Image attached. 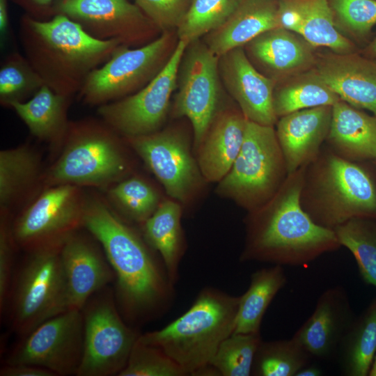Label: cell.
<instances>
[{
	"label": "cell",
	"mask_w": 376,
	"mask_h": 376,
	"mask_svg": "<svg viewBox=\"0 0 376 376\" xmlns=\"http://www.w3.org/2000/svg\"><path fill=\"white\" fill-rule=\"evenodd\" d=\"M322 374V370L318 366L307 364L301 368L295 376H320Z\"/></svg>",
	"instance_id": "45"
},
{
	"label": "cell",
	"mask_w": 376,
	"mask_h": 376,
	"mask_svg": "<svg viewBox=\"0 0 376 376\" xmlns=\"http://www.w3.org/2000/svg\"><path fill=\"white\" fill-rule=\"evenodd\" d=\"M337 353L343 373L368 375L376 354V297L344 335Z\"/></svg>",
	"instance_id": "29"
},
{
	"label": "cell",
	"mask_w": 376,
	"mask_h": 376,
	"mask_svg": "<svg viewBox=\"0 0 376 376\" xmlns=\"http://www.w3.org/2000/svg\"><path fill=\"white\" fill-rule=\"evenodd\" d=\"M369 376H376V354L370 370V373L368 374Z\"/></svg>",
	"instance_id": "47"
},
{
	"label": "cell",
	"mask_w": 376,
	"mask_h": 376,
	"mask_svg": "<svg viewBox=\"0 0 376 376\" xmlns=\"http://www.w3.org/2000/svg\"><path fill=\"white\" fill-rule=\"evenodd\" d=\"M181 203L172 198L162 201L155 212L143 223V234L150 247L157 251L173 285L185 250L181 226Z\"/></svg>",
	"instance_id": "27"
},
{
	"label": "cell",
	"mask_w": 376,
	"mask_h": 376,
	"mask_svg": "<svg viewBox=\"0 0 376 376\" xmlns=\"http://www.w3.org/2000/svg\"><path fill=\"white\" fill-rule=\"evenodd\" d=\"M24 120L30 132L47 141L58 140L65 131V99L47 85H42L26 102L10 104Z\"/></svg>",
	"instance_id": "30"
},
{
	"label": "cell",
	"mask_w": 376,
	"mask_h": 376,
	"mask_svg": "<svg viewBox=\"0 0 376 376\" xmlns=\"http://www.w3.org/2000/svg\"><path fill=\"white\" fill-rule=\"evenodd\" d=\"M12 349L5 364H31L56 375H77L84 351L82 311L70 308L45 321Z\"/></svg>",
	"instance_id": "11"
},
{
	"label": "cell",
	"mask_w": 376,
	"mask_h": 376,
	"mask_svg": "<svg viewBox=\"0 0 376 376\" xmlns=\"http://www.w3.org/2000/svg\"><path fill=\"white\" fill-rule=\"evenodd\" d=\"M369 52L376 60V38L369 47Z\"/></svg>",
	"instance_id": "46"
},
{
	"label": "cell",
	"mask_w": 376,
	"mask_h": 376,
	"mask_svg": "<svg viewBox=\"0 0 376 376\" xmlns=\"http://www.w3.org/2000/svg\"><path fill=\"white\" fill-rule=\"evenodd\" d=\"M327 146L352 162L376 160V117L340 100L332 106Z\"/></svg>",
	"instance_id": "25"
},
{
	"label": "cell",
	"mask_w": 376,
	"mask_h": 376,
	"mask_svg": "<svg viewBox=\"0 0 376 376\" xmlns=\"http://www.w3.org/2000/svg\"><path fill=\"white\" fill-rule=\"evenodd\" d=\"M81 311L84 351L77 375H118L140 334L124 320L108 286L93 295Z\"/></svg>",
	"instance_id": "7"
},
{
	"label": "cell",
	"mask_w": 376,
	"mask_h": 376,
	"mask_svg": "<svg viewBox=\"0 0 376 376\" xmlns=\"http://www.w3.org/2000/svg\"><path fill=\"white\" fill-rule=\"evenodd\" d=\"M242 0H191L177 29L179 40L189 44L224 24Z\"/></svg>",
	"instance_id": "35"
},
{
	"label": "cell",
	"mask_w": 376,
	"mask_h": 376,
	"mask_svg": "<svg viewBox=\"0 0 376 376\" xmlns=\"http://www.w3.org/2000/svg\"><path fill=\"white\" fill-rule=\"evenodd\" d=\"M70 308L82 309L95 293L115 279L114 272L103 251L86 236L70 235L61 248Z\"/></svg>",
	"instance_id": "17"
},
{
	"label": "cell",
	"mask_w": 376,
	"mask_h": 376,
	"mask_svg": "<svg viewBox=\"0 0 376 376\" xmlns=\"http://www.w3.org/2000/svg\"><path fill=\"white\" fill-rule=\"evenodd\" d=\"M83 226L101 245L114 272V296L126 322L142 323L164 313L174 285L145 240L97 199L84 204Z\"/></svg>",
	"instance_id": "1"
},
{
	"label": "cell",
	"mask_w": 376,
	"mask_h": 376,
	"mask_svg": "<svg viewBox=\"0 0 376 376\" xmlns=\"http://www.w3.org/2000/svg\"><path fill=\"white\" fill-rule=\"evenodd\" d=\"M127 140L171 198L183 205L193 201L206 181L186 134L168 128Z\"/></svg>",
	"instance_id": "13"
},
{
	"label": "cell",
	"mask_w": 376,
	"mask_h": 376,
	"mask_svg": "<svg viewBox=\"0 0 376 376\" xmlns=\"http://www.w3.org/2000/svg\"><path fill=\"white\" fill-rule=\"evenodd\" d=\"M376 219H353L336 227L341 246L354 256L362 279L376 287Z\"/></svg>",
	"instance_id": "33"
},
{
	"label": "cell",
	"mask_w": 376,
	"mask_h": 376,
	"mask_svg": "<svg viewBox=\"0 0 376 376\" xmlns=\"http://www.w3.org/2000/svg\"><path fill=\"white\" fill-rule=\"evenodd\" d=\"M354 319L344 288H330L320 295L313 313L292 338L311 358L328 359L337 353Z\"/></svg>",
	"instance_id": "16"
},
{
	"label": "cell",
	"mask_w": 376,
	"mask_h": 376,
	"mask_svg": "<svg viewBox=\"0 0 376 376\" xmlns=\"http://www.w3.org/2000/svg\"><path fill=\"white\" fill-rule=\"evenodd\" d=\"M376 161V160H375Z\"/></svg>",
	"instance_id": "49"
},
{
	"label": "cell",
	"mask_w": 376,
	"mask_h": 376,
	"mask_svg": "<svg viewBox=\"0 0 376 376\" xmlns=\"http://www.w3.org/2000/svg\"><path fill=\"white\" fill-rule=\"evenodd\" d=\"M221 80L249 121L274 126L278 121L273 104L275 80L260 73L243 47L219 57Z\"/></svg>",
	"instance_id": "15"
},
{
	"label": "cell",
	"mask_w": 376,
	"mask_h": 376,
	"mask_svg": "<svg viewBox=\"0 0 376 376\" xmlns=\"http://www.w3.org/2000/svg\"><path fill=\"white\" fill-rule=\"evenodd\" d=\"M62 244L29 251L14 275L6 310L12 329L21 336L70 309Z\"/></svg>",
	"instance_id": "5"
},
{
	"label": "cell",
	"mask_w": 376,
	"mask_h": 376,
	"mask_svg": "<svg viewBox=\"0 0 376 376\" xmlns=\"http://www.w3.org/2000/svg\"><path fill=\"white\" fill-rule=\"evenodd\" d=\"M288 175L274 126L247 120L240 151L216 192L251 212L267 203Z\"/></svg>",
	"instance_id": "6"
},
{
	"label": "cell",
	"mask_w": 376,
	"mask_h": 376,
	"mask_svg": "<svg viewBox=\"0 0 376 376\" xmlns=\"http://www.w3.org/2000/svg\"><path fill=\"white\" fill-rule=\"evenodd\" d=\"M184 370L157 347L139 340L118 376H185Z\"/></svg>",
	"instance_id": "38"
},
{
	"label": "cell",
	"mask_w": 376,
	"mask_h": 376,
	"mask_svg": "<svg viewBox=\"0 0 376 376\" xmlns=\"http://www.w3.org/2000/svg\"><path fill=\"white\" fill-rule=\"evenodd\" d=\"M187 45L178 40L164 66L136 93L99 108V113L109 125L127 138L159 130L177 88L178 68Z\"/></svg>",
	"instance_id": "12"
},
{
	"label": "cell",
	"mask_w": 376,
	"mask_h": 376,
	"mask_svg": "<svg viewBox=\"0 0 376 376\" xmlns=\"http://www.w3.org/2000/svg\"><path fill=\"white\" fill-rule=\"evenodd\" d=\"M315 72L340 100L376 117V60L350 54L324 58Z\"/></svg>",
	"instance_id": "21"
},
{
	"label": "cell",
	"mask_w": 376,
	"mask_h": 376,
	"mask_svg": "<svg viewBox=\"0 0 376 376\" xmlns=\"http://www.w3.org/2000/svg\"><path fill=\"white\" fill-rule=\"evenodd\" d=\"M334 16L350 31L367 34L376 24V0H328Z\"/></svg>",
	"instance_id": "40"
},
{
	"label": "cell",
	"mask_w": 376,
	"mask_h": 376,
	"mask_svg": "<svg viewBox=\"0 0 376 376\" xmlns=\"http://www.w3.org/2000/svg\"><path fill=\"white\" fill-rule=\"evenodd\" d=\"M304 169L289 173L267 203L248 212L241 262L301 266L341 247L335 232L316 224L300 205Z\"/></svg>",
	"instance_id": "2"
},
{
	"label": "cell",
	"mask_w": 376,
	"mask_h": 376,
	"mask_svg": "<svg viewBox=\"0 0 376 376\" xmlns=\"http://www.w3.org/2000/svg\"><path fill=\"white\" fill-rule=\"evenodd\" d=\"M40 164L37 155L23 146L0 152V204L5 212L36 180Z\"/></svg>",
	"instance_id": "32"
},
{
	"label": "cell",
	"mask_w": 376,
	"mask_h": 376,
	"mask_svg": "<svg viewBox=\"0 0 376 376\" xmlns=\"http://www.w3.org/2000/svg\"><path fill=\"white\" fill-rule=\"evenodd\" d=\"M261 341L260 333H233L221 343L210 366L219 375H251L255 354Z\"/></svg>",
	"instance_id": "36"
},
{
	"label": "cell",
	"mask_w": 376,
	"mask_h": 376,
	"mask_svg": "<svg viewBox=\"0 0 376 376\" xmlns=\"http://www.w3.org/2000/svg\"><path fill=\"white\" fill-rule=\"evenodd\" d=\"M168 31L139 48L119 45L100 68L92 70L82 88L84 100L106 103L145 86L162 70L171 53Z\"/></svg>",
	"instance_id": "10"
},
{
	"label": "cell",
	"mask_w": 376,
	"mask_h": 376,
	"mask_svg": "<svg viewBox=\"0 0 376 376\" xmlns=\"http://www.w3.org/2000/svg\"><path fill=\"white\" fill-rule=\"evenodd\" d=\"M331 112L332 106H320L280 118L276 133L288 174L318 156L329 131Z\"/></svg>",
	"instance_id": "19"
},
{
	"label": "cell",
	"mask_w": 376,
	"mask_h": 376,
	"mask_svg": "<svg viewBox=\"0 0 376 376\" xmlns=\"http://www.w3.org/2000/svg\"><path fill=\"white\" fill-rule=\"evenodd\" d=\"M278 9L274 0H242L224 24L205 35L204 42L219 57L242 47L260 34L280 26Z\"/></svg>",
	"instance_id": "24"
},
{
	"label": "cell",
	"mask_w": 376,
	"mask_h": 376,
	"mask_svg": "<svg viewBox=\"0 0 376 376\" xmlns=\"http://www.w3.org/2000/svg\"><path fill=\"white\" fill-rule=\"evenodd\" d=\"M244 46L248 58L274 76L299 72L313 58L312 46L308 42L281 26L260 34Z\"/></svg>",
	"instance_id": "26"
},
{
	"label": "cell",
	"mask_w": 376,
	"mask_h": 376,
	"mask_svg": "<svg viewBox=\"0 0 376 376\" xmlns=\"http://www.w3.org/2000/svg\"><path fill=\"white\" fill-rule=\"evenodd\" d=\"M1 376H55L52 371L31 364H5L0 370Z\"/></svg>",
	"instance_id": "43"
},
{
	"label": "cell",
	"mask_w": 376,
	"mask_h": 376,
	"mask_svg": "<svg viewBox=\"0 0 376 376\" xmlns=\"http://www.w3.org/2000/svg\"><path fill=\"white\" fill-rule=\"evenodd\" d=\"M130 165L122 148L109 133L84 130L69 139L44 175L49 187L71 185L106 187L123 180Z\"/></svg>",
	"instance_id": "8"
},
{
	"label": "cell",
	"mask_w": 376,
	"mask_h": 376,
	"mask_svg": "<svg viewBox=\"0 0 376 376\" xmlns=\"http://www.w3.org/2000/svg\"><path fill=\"white\" fill-rule=\"evenodd\" d=\"M311 359L292 338L262 340L255 354L251 375L295 376Z\"/></svg>",
	"instance_id": "34"
},
{
	"label": "cell",
	"mask_w": 376,
	"mask_h": 376,
	"mask_svg": "<svg viewBox=\"0 0 376 376\" xmlns=\"http://www.w3.org/2000/svg\"><path fill=\"white\" fill-rule=\"evenodd\" d=\"M17 245L10 225L6 216H1L0 227V308L6 310L14 278V246Z\"/></svg>",
	"instance_id": "42"
},
{
	"label": "cell",
	"mask_w": 376,
	"mask_h": 376,
	"mask_svg": "<svg viewBox=\"0 0 376 376\" xmlns=\"http://www.w3.org/2000/svg\"><path fill=\"white\" fill-rule=\"evenodd\" d=\"M149 19L167 31L179 26L190 3L189 0H135Z\"/></svg>",
	"instance_id": "41"
},
{
	"label": "cell",
	"mask_w": 376,
	"mask_h": 376,
	"mask_svg": "<svg viewBox=\"0 0 376 376\" xmlns=\"http://www.w3.org/2000/svg\"><path fill=\"white\" fill-rule=\"evenodd\" d=\"M109 195L128 218L141 224L155 212L162 202L157 190L138 177L120 180L109 189Z\"/></svg>",
	"instance_id": "37"
},
{
	"label": "cell",
	"mask_w": 376,
	"mask_h": 376,
	"mask_svg": "<svg viewBox=\"0 0 376 376\" xmlns=\"http://www.w3.org/2000/svg\"><path fill=\"white\" fill-rule=\"evenodd\" d=\"M32 30L62 61L89 68L111 56L121 44L116 39L102 40L88 33L81 24L63 14L47 22L29 21Z\"/></svg>",
	"instance_id": "18"
},
{
	"label": "cell",
	"mask_w": 376,
	"mask_h": 376,
	"mask_svg": "<svg viewBox=\"0 0 376 376\" xmlns=\"http://www.w3.org/2000/svg\"><path fill=\"white\" fill-rule=\"evenodd\" d=\"M240 296L205 288L181 316L161 329L140 334L139 340L162 350L187 375H218L210 363L234 332Z\"/></svg>",
	"instance_id": "3"
},
{
	"label": "cell",
	"mask_w": 376,
	"mask_h": 376,
	"mask_svg": "<svg viewBox=\"0 0 376 376\" xmlns=\"http://www.w3.org/2000/svg\"><path fill=\"white\" fill-rule=\"evenodd\" d=\"M286 281L284 269L281 265H273L253 272L248 289L240 296L233 333H260L263 316Z\"/></svg>",
	"instance_id": "28"
},
{
	"label": "cell",
	"mask_w": 376,
	"mask_h": 376,
	"mask_svg": "<svg viewBox=\"0 0 376 376\" xmlns=\"http://www.w3.org/2000/svg\"><path fill=\"white\" fill-rule=\"evenodd\" d=\"M315 72L300 77L274 89L273 104L277 118L320 106H333L340 100Z\"/></svg>",
	"instance_id": "31"
},
{
	"label": "cell",
	"mask_w": 376,
	"mask_h": 376,
	"mask_svg": "<svg viewBox=\"0 0 376 376\" xmlns=\"http://www.w3.org/2000/svg\"><path fill=\"white\" fill-rule=\"evenodd\" d=\"M42 77L19 59L12 60L0 70V97L3 103L10 104L44 85Z\"/></svg>",
	"instance_id": "39"
},
{
	"label": "cell",
	"mask_w": 376,
	"mask_h": 376,
	"mask_svg": "<svg viewBox=\"0 0 376 376\" xmlns=\"http://www.w3.org/2000/svg\"><path fill=\"white\" fill-rule=\"evenodd\" d=\"M246 122L240 109L219 111L194 150L206 182H219L229 171L242 146Z\"/></svg>",
	"instance_id": "22"
},
{
	"label": "cell",
	"mask_w": 376,
	"mask_h": 376,
	"mask_svg": "<svg viewBox=\"0 0 376 376\" xmlns=\"http://www.w3.org/2000/svg\"><path fill=\"white\" fill-rule=\"evenodd\" d=\"M219 60V57L199 39L187 45L179 65L173 114L190 121L194 150L220 110Z\"/></svg>",
	"instance_id": "9"
},
{
	"label": "cell",
	"mask_w": 376,
	"mask_h": 376,
	"mask_svg": "<svg viewBox=\"0 0 376 376\" xmlns=\"http://www.w3.org/2000/svg\"><path fill=\"white\" fill-rule=\"evenodd\" d=\"M61 14L77 22L92 36L120 42L146 22V15L128 0H61ZM89 32V33H90Z\"/></svg>",
	"instance_id": "20"
},
{
	"label": "cell",
	"mask_w": 376,
	"mask_h": 376,
	"mask_svg": "<svg viewBox=\"0 0 376 376\" xmlns=\"http://www.w3.org/2000/svg\"><path fill=\"white\" fill-rule=\"evenodd\" d=\"M278 6L279 26L312 47H326L337 54H350L353 49L336 29L328 0H281Z\"/></svg>",
	"instance_id": "23"
},
{
	"label": "cell",
	"mask_w": 376,
	"mask_h": 376,
	"mask_svg": "<svg viewBox=\"0 0 376 376\" xmlns=\"http://www.w3.org/2000/svg\"><path fill=\"white\" fill-rule=\"evenodd\" d=\"M300 205L318 225L334 230L353 219H376V185L356 162L327 146L305 166Z\"/></svg>",
	"instance_id": "4"
},
{
	"label": "cell",
	"mask_w": 376,
	"mask_h": 376,
	"mask_svg": "<svg viewBox=\"0 0 376 376\" xmlns=\"http://www.w3.org/2000/svg\"><path fill=\"white\" fill-rule=\"evenodd\" d=\"M33 1L40 5H47L52 0H33Z\"/></svg>",
	"instance_id": "48"
},
{
	"label": "cell",
	"mask_w": 376,
	"mask_h": 376,
	"mask_svg": "<svg viewBox=\"0 0 376 376\" xmlns=\"http://www.w3.org/2000/svg\"><path fill=\"white\" fill-rule=\"evenodd\" d=\"M79 187H49L13 223L15 241L26 251L60 245L83 226Z\"/></svg>",
	"instance_id": "14"
},
{
	"label": "cell",
	"mask_w": 376,
	"mask_h": 376,
	"mask_svg": "<svg viewBox=\"0 0 376 376\" xmlns=\"http://www.w3.org/2000/svg\"><path fill=\"white\" fill-rule=\"evenodd\" d=\"M8 24V15L6 0H0V31L1 35L7 31Z\"/></svg>",
	"instance_id": "44"
}]
</instances>
